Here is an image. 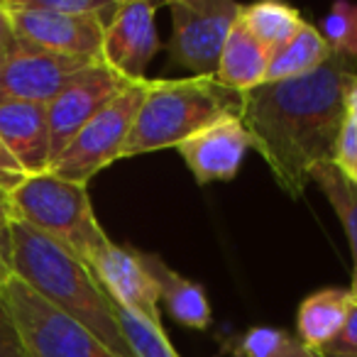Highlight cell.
<instances>
[{
  "instance_id": "f1b7e54d",
  "label": "cell",
  "mask_w": 357,
  "mask_h": 357,
  "mask_svg": "<svg viewBox=\"0 0 357 357\" xmlns=\"http://www.w3.org/2000/svg\"><path fill=\"white\" fill-rule=\"evenodd\" d=\"M13 274V255H10V235L0 230V289L6 287Z\"/></svg>"
},
{
  "instance_id": "7402d4cb",
  "label": "cell",
  "mask_w": 357,
  "mask_h": 357,
  "mask_svg": "<svg viewBox=\"0 0 357 357\" xmlns=\"http://www.w3.org/2000/svg\"><path fill=\"white\" fill-rule=\"evenodd\" d=\"M113 308L120 331L132 350V357H178L162 326L139 316V313L118 306V303H113Z\"/></svg>"
},
{
  "instance_id": "5bb4252c",
  "label": "cell",
  "mask_w": 357,
  "mask_h": 357,
  "mask_svg": "<svg viewBox=\"0 0 357 357\" xmlns=\"http://www.w3.org/2000/svg\"><path fill=\"white\" fill-rule=\"evenodd\" d=\"M0 139L10 149L30 176L45 174L52 167L50 123L47 105L6 103L0 105Z\"/></svg>"
},
{
  "instance_id": "9a60e30c",
  "label": "cell",
  "mask_w": 357,
  "mask_h": 357,
  "mask_svg": "<svg viewBox=\"0 0 357 357\" xmlns=\"http://www.w3.org/2000/svg\"><path fill=\"white\" fill-rule=\"evenodd\" d=\"M355 294L342 287H326L306 296L298 306L296 331L298 340L313 352H321L340 335L350 308L355 306Z\"/></svg>"
},
{
  "instance_id": "52a82bcc",
  "label": "cell",
  "mask_w": 357,
  "mask_h": 357,
  "mask_svg": "<svg viewBox=\"0 0 357 357\" xmlns=\"http://www.w3.org/2000/svg\"><path fill=\"white\" fill-rule=\"evenodd\" d=\"M245 6L233 0H174L169 3L172 66L191 71V76H215L230 30Z\"/></svg>"
},
{
  "instance_id": "83f0119b",
  "label": "cell",
  "mask_w": 357,
  "mask_h": 357,
  "mask_svg": "<svg viewBox=\"0 0 357 357\" xmlns=\"http://www.w3.org/2000/svg\"><path fill=\"white\" fill-rule=\"evenodd\" d=\"M15 45H17V37L15 30H13V22L8 17V13L3 10V6H0V66L6 64V59L15 50Z\"/></svg>"
},
{
  "instance_id": "603a6c76",
  "label": "cell",
  "mask_w": 357,
  "mask_h": 357,
  "mask_svg": "<svg viewBox=\"0 0 357 357\" xmlns=\"http://www.w3.org/2000/svg\"><path fill=\"white\" fill-rule=\"evenodd\" d=\"M321 35L328 42L331 54H340L357 61V6L335 3L323 20Z\"/></svg>"
},
{
  "instance_id": "e0dca14e",
  "label": "cell",
  "mask_w": 357,
  "mask_h": 357,
  "mask_svg": "<svg viewBox=\"0 0 357 357\" xmlns=\"http://www.w3.org/2000/svg\"><path fill=\"white\" fill-rule=\"evenodd\" d=\"M269 59H272L269 52L255 40L252 32L245 27L243 15H240L230 30L228 40H225L215 81L223 84L225 89L238 91V93L252 91L264 84Z\"/></svg>"
},
{
  "instance_id": "6da1fadb",
  "label": "cell",
  "mask_w": 357,
  "mask_h": 357,
  "mask_svg": "<svg viewBox=\"0 0 357 357\" xmlns=\"http://www.w3.org/2000/svg\"><path fill=\"white\" fill-rule=\"evenodd\" d=\"M355 79L357 61L331 54L313 74L243 93L240 118L250 142L289 199L306 194L313 167L335 159L345 98Z\"/></svg>"
},
{
  "instance_id": "ac0fdd59",
  "label": "cell",
  "mask_w": 357,
  "mask_h": 357,
  "mask_svg": "<svg viewBox=\"0 0 357 357\" xmlns=\"http://www.w3.org/2000/svg\"><path fill=\"white\" fill-rule=\"evenodd\" d=\"M331 56L328 42L323 40L321 30L311 22H303L301 30L287 42L279 52H274L267 66L264 84H279V81L301 79L321 69Z\"/></svg>"
},
{
  "instance_id": "8992f818",
  "label": "cell",
  "mask_w": 357,
  "mask_h": 357,
  "mask_svg": "<svg viewBox=\"0 0 357 357\" xmlns=\"http://www.w3.org/2000/svg\"><path fill=\"white\" fill-rule=\"evenodd\" d=\"M149 89V79L135 81L132 86L115 96L74 139L71 144L52 162L50 174L66 181L86 184L103 172L108 164L123 159V149L128 144L130 130L139 113V105Z\"/></svg>"
},
{
  "instance_id": "4fadbf2b",
  "label": "cell",
  "mask_w": 357,
  "mask_h": 357,
  "mask_svg": "<svg viewBox=\"0 0 357 357\" xmlns=\"http://www.w3.org/2000/svg\"><path fill=\"white\" fill-rule=\"evenodd\" d=\"M250 147V132L240 115H223L176 144L178 154L199 184L235 178Z\"/></svg>"
},
{
  "instance_id": "484cf974",
  "label": "cell",
  "mask_w": 357,
  "mask_h": 357,
  "mask_svg": "<svg viewBox=\"0 0 357 357\" xmlns=\"http://www.w3.org/2000/svg\"><path fill=\"white\" fill-rule=\"evenodd\" d=\"M318 355H357V301L350 308V316H347L340 335Z\"/></svg>"
},
{
  "instance_id": "8fae6325",
  "label": "cell",
  "mask_w": 357,
  "mask_h": 357,
  "mask_svg": "<svg viewBox=\"0 0 357 357\" xmlns=\"http://www.w3.org/2000/svg\"><path fill=\"white\" fill-rule=\"evenodd\" d=\"M157 8V3L147 0H128L120 3L113 20L105 25L100 61L130 81L147 79L144 71L159 52V37L154 27Z\"/></svg>"
},
{
  "instance_id": "30bf717a",
  "label": "cell",
  "mask_w": 357,
  "mask_h": 357,
  "mask_svg": "<svg viewBox=\"0 0 357 357\" xmlns=\"http://www.w3.org/2000/svg\"><path fill=\"white\" fill-rule=\"evenodd\" d=\"M96 61L61 56L45 52L17 40L15 50L0 66V105L6 103H37L47 105L64 86L74 81L84 69Z\"/></svg>"
},
{
  "instance_id": "ba28073f",
  "label": "cell",
  "mask_w": 357,
  "mask_h": 357,
  "mask_svg": "<svg viewBox=\"0 0 357 357\" xmlns=\"http://www.w3.org/2000/svg\"><path fill=\"white\" fill-rule=\"evenodd\" d=\"M20 42L61 56L100 61L105 25L96 17H71L45 8L40 0H0Z\"/></svg>"
},
{
  "instance_id": "5b68a950",
  "label": "cell",
  "mask_w": 357,
  "mask_h": 357,
  "mask_svg": "<svg viewBox=\"0 0 357 357\" xmlns=\"http://www.w3.org/2000/svg\"><path fill=\"white\" fill-rule=\"evenodd\" d=\"M30 357H118L89 328L47 303L25 282L13 277L0 289Z\"/></svg>"
},
{
  "instance_id": "9c48e42d",
  "label": "cell",
  "mask_w": 357,
  "mask_h": 357,
  "mask_svg": "<svg viewBox=\"0 0 357 357\" xmlns=\"http://www.w3.org/2000/svg\"><path fill=\"white\" fill-rule=\"evenodd\" d=\"M135 81L120 76L103 61H96L79 76H74L69 86L61 89L59 96L47 103V123H50V149L52 162L71 144V139Z\"/></svg>"
},
{
  "instance_id": "44dd1931",
  "label": "cell",
  "mask_w": 357,
  "mask_h": 357,
  "mask_svg": "<svg viewBox=\"0 0 357 357\" xmlns=\"http://www.w3.org/2000/svg\"><path fill=\"white\" fill-rule=\"evenodd\" d=\"M235 357H321L306 347L298 335H291L287 328L255 326L245 331L233 345Z\"/></svg>"
},
{
  "instance_id": "7a4b0ae2",
  "label": "cell",
  "mask_w": 357,
  "mask_h": 357,
  "mask_svg": "<svg viewBox=\"0 0 357 357\" xmlns=\"http://www.w3.org/2000/svg\"><path fill=\"white\" fill-rule=\"evenodd\" d=\"M8 235L13 274L20 282L40 294L47 303L89 328L118 357H132V350L115 318L113 301L93 277L89 264L22 220L13 218Z\"/></svg>"
},
{
  "instance_id": "ffe728a7",
  "label": "cell",
  "mask_w": 357,
  "mask_h": 357,
  "mask_svg": "<svg viewBox=\"0 0 357 357\" xmlns=\"http://www.w3.org/2000/svg\"><path fill=\"white\" fill-rule=\"evenodd\" d=\"M243 22L272 56L301 30L306 20L296 8L282 6V3H255L243 10Z\"/></svg>"
},
{
  "instance_id": "3957f363",
  "label": "cell",
  "mask_w": 357,
  "mask_h": 357,
  "mask_svg": "<svg viewBox=\"0 0 357 357\" xmlns=\"http://www.w3.org/2000/svg\"><path fill=\"white\" fill-rule=\"evenodd\" d=\"M240 105L243 93L225 89L215 76L149 79L123 159L176 147L223 115H240Z\"/></svg>"
},
{
  "instance_id": "d4e9b609",
  "label": "cell",
  "mask_w": 357,
  "mask_h": 357,
  "mask_svg": "<svg viewBox=\"0 0 357 357\" xmlns=\"http://www.w3.org/2000/svg\"><path fill=\"white\" fill-rule=\"evenodd\" d=\"M0 357H30L10 308L0 298Z\"/></svg>"
},
{
  "instance_id": "cb8c5ba5",
  "label": "cell",
  "mask_w": 357,
  "mask_h": 357,
  "mask_svg": "<svg viewBox=\"0 0 357 357\" xmlns=\"http://www.w3.org/2000/svg\"><path fill=\"white\" fill-rule=\"evenodd\" d=\"M333 164H335L350 181L357 184V79L352 81L350 91H347L345 118H342V128H340V137H337Z\"/></svg>"
},
{
  "instance_id": "277c9868",
  "label": "cell",
  "mask_w": 357,
  "mask_h": 357,
  "mask_svg": "<svg viewBox=\"0 0 357 357\" xmlns=\"http://www.w3.org/2000/svg\"><path fill=\"white\" fill-rule=\"evenodd\" d=\"M8 206L13 218L45 233L89 267L96 255L113 243L96 218L86 184L50 172L35 174L8 194Z\"/></svg>"
},
{
  "instance_id": "4dcf8cb0",
  "label": "cell",
  "mask_w": 357,
  "mask_h": 357,
  "mask_svg": "<svg viewBox=\"0 0 357 357\" xmlns=\"http://www.w3.org/2000/svg\"><path fill=\"white\" fill-rule=\"evenodd\" d=\"M321 357H357V355H321Z\"/></svg>"
},
{
  "instance_id": "d6986e66",
  "label": "cell",
  "mask_w": 357,
  "mask_h": 357,
  "mask_svg": "<svg viewBox=\"0 0 357 357\" xmlns=\"http://www.w3.org/2000/svg\"><path fill=\"white\" fill-rule=\"evenodd\" d=\"M311 184H316L333 206L335 215L340 218L342 230L347 235L352 252V287L350 291L357 298V184L350 181L333 162H323L313 167Z\"/></svg>"
},
{
  "instance_id": "f546056e",
  "label": "cell",
  "mask_w": 357,
  "mask_h": 357,
  "mask_svg": "<svg viewBox=\"0 0 357 357\" xmlns=\"http://www.w3.org/2000/svg\"><path fill=\"white\" fill-rule=\"evenodd\" d=\"M13 215H10V206H8V194L0 189V230L8 233V225H10Z\"/></svg>"
},
{
  "instance_id": "7c38bea8",
  "label": "cell",
  "mask_w": 357,
  "mask_h": 357,
  "mask_svg": "<svg viewBox=\"0 0 357 357\" xmlns=\"http://www.w3.org/2000/svg\"><path fill=\"white\" fill-rule=\"evenodd\" d=\"M91 272L110 296V301L162 326L159 287L144 262V252H137L128 245L110 243L93 257Z\"/></svg>"
},
{
  "instance_id": "4316f807",
  "label": "cell",
  "mask_w": 357,
  "mask_h": 357,
  "mask_svg": "<svg viewBox=\"0 0 357 357\" xmlns=\"http://www.w3.org/2000/svg\"><path fill=\"white\" fill-rule=\"evenodd\" d=\"M27 176H30V174L17 164V159L13 157L10 149L0 139V189L6 191V194H10V191H15Z\"/></svg>"
},
{
  "instance_id": "2e32d148",
  "label": "cell",
  "mask_w": 357,
  "mask_h": 357,
  "mask_svg": "<svg viewBox=\"0 0 357 357\" xmlns=\"http://www.w3.org/2000/svg\"><path fill=\"white\" fill-rule=\"evenodd\" d=\"M144 262H147L149 272H152L154 282L159 287V298L164 301L174 321H178L186 328H194V331H206L213 321L206 289L174 272L157 255L144 252Z\"/></svg>"
}]
</instances>
